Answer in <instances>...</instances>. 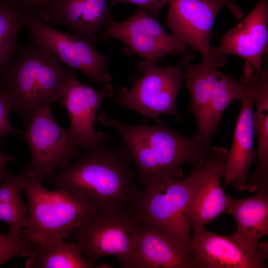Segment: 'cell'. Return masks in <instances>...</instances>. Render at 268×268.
I'll use <instances>...</instances> for the list:
<instances>
[{
  "label": "cell",
  "mask_w": 268,
  "mask_h": 268,
  "mask_svg": "<svg viewBox=\"0 0 268 268\" xmlns=\"http://www.w3.org/2000/svg\"><path fill=\"white\" fill-rule=\"evenodd\" d=\"M98 122L115 129L120 135L135 167L137 179L145 185L156 178L183 177L181 166L202 165L210 145L195 135H182L167 127L159 118L152 125H129L106 112L98 115Z\"/></svg>",
  "instance_id": "2"
},
{
  "label": "cell",
  "mask_w": 268,
  "mask_h": 268,
  "mask_svg": "<svg viewBox=\"0 0 268 268\" xmlns=\"http://www.w3.org/2000/svg\"><path fill=\"white\" fill-rule=\"evenodd\" d=\"M122 268H195L192 248L160 230L140 223L137 240Z\"/></svg>",
  "instance_id": "19"
},
{
  "label": "cell",
  "mask_w": 268,
  "mask_h": 268,
  "mask_svg": "<svg viewBox=\"0 0 268 268\" xmlns=\"http://www.w3.org/2000/svg\"><path fill=\"white\" fill-rule=\"evenodd\" d=\"M114 87L111 84L94 89L80 81L71 68L65 67L64 84L61 104L68 113V130L79 148L85 150L108 142L109 135L95 129L97 112L102 100L112 97Z\"/></svg>",
  "instance_id": "13"
},
{
  "label": "cell",
  "mask_w": 268,
  "mask_h": 268,
  "mask_svg": "<svg viewBox=\"0 0 268 268\" xmlns=\"http://www.w3.org/2000/svg\"><path fill=\"white\" fill-rule=\"evenodd\" d=\"M191 244L195 268H264L268 255L252 254L228 237L205 227L192 230Z\"/></svg>",
  "instance_id": "18"
},
{
  "label": "cell",
  "mask_w": 268,
  "mask_h": 268,
  "mask_svg": "<svg viewBox=\"0 0 268 268\" xmlns=\"http://www.w3.org/2000/svg\"><path fill=\"white\" fill-rule=\"evenodd\" d=\"M139 228L131 209L99 210L87 214L70 235L89 263L112 256L122 266L133 254Z\"/></svg>",
  "instance_id": "7"
},
{
  "label": "cell",
  "mask_w": 268,
  "mask_h": 268,
  "mask_svg": "<svg viewBox=\"0 0 268 268\" xmlns=\"http://www.w3.org/2000/svg\"><path fill=\"white\" fill-rule=\"evenodd\" d=\"M23 137L31 153V160L24 169L42 182L48 181L59 170L70 163L79 148L68 130L54 119L51 105L36 108L27 122Z\"/></svg>",
  "instance_id": "8"
},
{
  "label": "cell",
  "mask_w": 268,
  "mask_h": 268,
  "mask_svg": "<svg viewBox=\"0 0 268 268\" xmlns=\"http://www.w3.org/2000/svg\"><path fill=\"white\" fill-rule=\"evenodd\" d=\"M178 65L184 72L190 96L187 111L197 123L195 135L210 145L225 109L232 102L242 100L258 74L246 69L236 79L219 71L211 62L201 60L199 64H193L186 53L182 55Z\"/></svg>",
  "instance_id": "4"
},
{
  "label": "cell",
  "mask_w": 268,
  "mask_h": 268,
  "mask_svg": "<svg viewBox=\"0 0 268 268\" xmlns=\"http://www.w3.org/2000/svg\"><path fill=\"white\" fill-rule=\"evenodd\" d=\"M13 111L12 104L8 96L0 90V137L18 132L10 124L8 116Z\"/></svg>",
  "instance_id": "26"
},
{
  "label": "cell",
  "mask_w": 268,
  "mask_h": 268,
  "mask_svg": "<svg viewBox=\"0 0 268 268\" xmlns=\"http://www.w3.org/2000/svg\"><path fill=\"white\" fill-rule=\"evenodd\" d=\"M17 175L28 201L22 237L29 243L43 248L64 240L87 214L96 210L67 191L46 189L25 169Z\"/></svg>",
  "instance_id": "5"
},
{
  "label": "cell",
  "mask_w": 268,
  "mask_h": 268,
  "mask_svg": "<svg viewBox=\"0 0 268 268\" xmlns=\"http://www.w3.org/2000/svg\"><path fill=\"white\" fill-rule=\"evenodd\" d=\"M198 167L185 177L154 179L139 189L132 208L139 223L192 248L191 209Z\"/></svg>",
  "instance_id": "6"
},
{
  "label": "cell",
  "mask_w": 268,
  "mask_h": 268,
  "mask_svg": "<svg viewBox=\"0 0 268 268\" xmlns=\"http://www.w3.org/2000/svg\"><path fill=\"white\" fill-rule=\"evenodd\" d=\"M27 27L34 42L62 64L80 71L97 83H111L109 57L98 52L94 44L77 34L60 31L36 16Z\"/></svg>",
  "instance_id": "10"
},
{
  "label": "cell",
  "mask_w": 268,
  "mask_h": 268,
  "mask_svg": "<svg viewBox=\"0 0 268 268\" xmlns=\"http://www.w3.org/2000/svg\"><path fill=\"white\" fill-rule=\"evenodd\" d=\"M22 187L18 175L7 174L0 185V220L9 225L8 234L22 236L28 206L20 196Z\"/></svg>",
  "instance_id": "24"
},
{
  "label": "cell",
  "mask_w": 268,
  "mask_h": 268,
  "mask_svg": "<svg viewBox=\"0 0 268 268\" xmlns=\"http://www.w3.org/2000/svg\"><path fill=\"white\" fill-rule=\"evenodd\" d=\"M27 259L28 268H108L111 266L91 264L85 258L77 244L64 240L41 248L36 246L33 253Z\"/></svg>",
  "instance_id": "23"
},
{
  "label": "cell",
  "mask_w": 268,
  "mask_h": 268,
  "mask_svg": "<svg viewBox=\"0 0 268 268\" xmlns=\"http://www.w3.org/2000/svg\"><path fill=\"white\" fill-rule=\"evenodd\" d=\"M65 77V67L34 42L18 47L0 73V90L27 123L36 108L60 101Z\"/></svg>",
  "instance_id": "3"
},
{
  "label": "cell",
  "mask_w": 268,
  "mask_h": 268,
  "mask_svg": "<svg viewBox=\"0 0 268 268\" xmlns=\"http://www.w3.org/2000/svg\"><path fill=\"white\" fill-rule=\"evenodd\" d=\"M75 157L49 181L55 189L70 193L96 210H132L139 189L132 158L122 141L116 146L100 144Z\"/></svg>",
  "instance_id": "1"
},
{
  "label": "cell",
  "mask_w": 268,
  "mask_h": 268,
  "mask_svg": "<svg viewBox=\"0 0 268 268\" xmlns=\"http://www.w3.org/2000/svg\"><path fill=\"white\" fill-rule=\"evenodd\" d=\"M170 0H110V6L113 7L121 3H129L138 5L157 19L162 8Z\"/></svg>",
  "instance_id": "27"
},
{
  "label": "cell",
  "mask_w": 268,
  "mask_h": 268,
  "mask_svg": "<svg viewBox=\"0 0 268 268\" xmlns=\"http://www.w3.org/2000/svg\"><path fill=\"white\" fill-rule=\"evenodd\" d=\"M1 141V138L0 137V185L4 181L7 176V173L5 171L6 165L15 159L14 156L6 155L2 152L0 147Z\"/></svg>",
  "instance_id": "29"
},
{
  "label": "cell",
  "mask_w": 268,
  "mask_h": 268,
  "mask_svg": "<svg viewBox=\"0 0 268 268\" xmlns=\"http://www.w3.org/2000/svg\"><path fill=\"white\" fill-rule=\"evenodd\" d=\"M111 38L123 42L125 54L139 56L156 63L167 55L187 49L186 45L168 34L155 18L141 7L124 20L113 19L100 33L99 39Z\"/></svg>",
  "instance_id": "11"
},
{
  "label": "cell",
  "mask_w": 268,
  "mask_h": 268,
  "mask_svg": "<svg viewBox=\"0 0 268 268\" xmlns=\"http://www.w3.org/2000/svg\"><path fill=\"white\" fill-rule=\"evenodd\" d=\"M257 193L245 198H234L226 194V212L234 218L235 231L228 238L252 254L268 255L267 242L260 240L268 233V188L261 187Z\"/></svg>",
  "instance_id": "16"
},
{
  "label": "cell",
  "mask_w": 268,
  "mask_h": 268,
  "mask_svg": "<svg viewBox=\"0 0 268 268\" xmlns=\"http://www.w3.org/2000/svg\"><path fill=\"white\" fill-rule=\"evenodd\" d=\"M226 6L236 16L242 15L234 0H170L166 23L175 38L199 52L201 60L212 62L211 29L218 12Z\"/></svg>",
  "instance_id": "12"
},
{
  "label": "cell",
  "mask_w": 268,
  "mask_h": 268,
  "mask_svg": "<svg viewBox=\"0 0 268 268\" xmlns=\"http://www.w3.org/2000/svg\"><path fill=\"white\" fill-rule=\"evenodd\" d=\"M36 246L25 241L22 236L0 233V267L12 258L29 257Z\"/></svg>",
  "instance_id": "25"
},
{
  "label": "cell",
  "mask_w": 268,
  "mask_h": 268,
  "mask_svg": "<svg viewBox=\"0 0 268 268\" xmlns=\"http://www.w3.org/2000/svg\"><path fill=\"white\" fill-rule=\"evenodd\" d=\"M36 16L18 0H0V73L16 54L20 30Z\"/></svg>",
  "instance_id": "22"
},
{
  "label": "cell",
  "mask_w": 268,
  "mask_h": 268,
  "mask_svg": "<svg viewBox=\"0 0 268 268\" xmlns=\"http://www.w3.org/2000/svg\"><path fill=\"white\" fill-rule=\"evenodd\" d=\"M228 154L224 147H210L205 162L198 168L191 203L192 230L205 227L226 212V196L220 179L225 175Z\"/></svg>",
  "instance_id": "15"
},
{
  "label": "cell",
  "mask_w": 268,
  "mask_h": 268,
  "mask_svg": "<svg viewBox=\"0 0 268 268\" xmlns=\"http://www.w3.org/2000/svg\"><path fill=\"white\" fill-rule=\"evenodd\" d=\"M137 67L141 77L130 88L121 86L115 103L153 120L161 115L170 114L181 122L176 104L185 78L181 67L179 65L160 67L156 63L143 60Z\"/></svg>",
  "instance_id": "9"
},
{
  "label": "cell",
  "mask_w": 268,
  "mask_h": 268,
  "mask_svg": "<svg viewBox=\"0 0 268 268\" xmlns=\"http://www.w3.org/2000/svg\"><path fill=\"white\" fill-rule=\"evenodd\" d=\"M256 109L254 133L258 139L256 164L249 175L247 191L253 193L261 187L268 188V69L265 66L253 88Z\"/></svg>",
  "instance_id": "21"
},
{
  "label": "cell",
  "mask_w": 268,
  "mask_h": 268,
  "mask_svg": "<svg viewBox=\"0 0 268 268\" xmlns=\"http://www.w3.org/2000/svg\"><path fill=\"white\" fill-rule=\"evenodd\" d=\"M40 19L53 26L66 24L95 44L114 19L107 0H51Z\"/></svg>",
  "instance_id": "17"
},
{
  "label": "cell",
  "mask_w": 268,
  "mask_h": 268,
  "mask_svg": "<svg viewBox=\"0 0 268 268\" xmlns=\"http://www.w3.org/2000/svg\"><path fill=\"white\" fill-rule=\"evenodd\" d=\"M28 10L40 19L42 15L51 0H18Z\"/></svg>",
  "instance_id": "28"
},
{
  "label": "cell",
  "mask_w": 268,
  "mask_h": 268,
  "mask_svg": "<svg viewBox=\"0 0 268 268\" xmlns=\"http://www.w3.org/2000/svg\"><path fill=\"white\" fill-rule=\"evenodd\" d=\"M268 0H258L250 13L222 37L219 45L211 47L214 66H224L226 56L233 55L243 58L260 72L262 57L268 50Z\"/></svg>",
  "instance_id": "14"
},
{
  "label": "cell",
  "mask_w": 268,
  "mask_h": 268,
  "mask_svg": "<svg viewBox=\"0 0 268 268\" xmlns=\"http://www.w3.org/2000/svg\"><path fill=\"white\" fill-rule=\"evenodd\" d=\"M242 99V104L233 136V141L225 165L223 189L232 184L239 192L247 191L249 171L256 159L254 149V86Z\"/></svg>",
  "instance_id": "20"
}]
</instances>
